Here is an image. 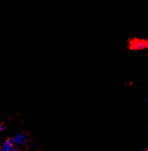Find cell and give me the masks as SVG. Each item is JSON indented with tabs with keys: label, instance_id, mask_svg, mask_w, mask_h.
Returning <instances> with one entry per match:
<instances>
[{
	"label": "cell",
	"instance_id": "6da1fadb",
	"mask_svg": "<svg viewBox=\"0 0 148 151\" xmlns=\"http://www.w3.org/2000/svg\"><path fill=\"white\" fill-rule=\"evenodd\" d=\"M129 47L133 50H142L148 48V40L133 39L129 43Z\"/></svg>",
	"mask_w": 148,
	"mask_h": 151
},
{
	"label": "cell",
	"instance_id": "7a4b0ae2",
	"mask_svg": "<svg viewBox=\"0 0 148 151\" xmlns=\"http://www.w3.org/2000/svg\"><path fill=\"white\" fill-rule=\"evenodd\" d=\"M14 142L17 145H25L28 140L27 135L25 133H21L16 135L14 137Z\"/></svg>",
	"mask_w": 148,
	"mask_h": 151
},
{
	"label": "cell",
	"instance_id": "3957f363",
	"mask_svg": "<svg viewBox=\"0 0 148 151\" xmlns=\"http://www.w3.org/2000/svg\"><path fill=\"white\" fill-rule=\"evenodd\" d=\"M14 139H6L3 142H2L1 147H0V151H10L14 147Z\"/></svg>",
	"mask_w": 148,
	"mask_h": 151
},
{
	"label": "cell",
	"instance_id": "277c9868",
	"mask_svg": "<svg viewBox=\"0 0 148 151\" xmlns=\"http://www.w3.org/2000/svg\"><path fill=\"white\" fill-rule=\"evenodd\" d=\"M5 128V125L3 124V123H1L0 124V131H3Z\"/></svg>",
	"mask_w": 148,
	"mask_h": 151
},
{
	"label": "cell",
	"instance_id": "5b68a950",
	"mask_svg": "<svg viewBox=\"0 0 148 151\" xmlns=\"http://www.w3.org/2000/svg\"><path fill=\"white\" fill-rule=\"evenodd\" d=\"M10 151H19V150H18V148L16 147H14L13 148L12 150H11Z\"/></svg>",
	"mask_w": 148,
	"mask_h": 151
},
{
	"label": "cell",
	"instance_id": "8992f818",
	"mask_svg": "<svg viewBox=\"0 0 148 151\" xmlns=\"http://www.w3.org/2000/svg\"><path fill=\"white\" fill-rule=\"evenodd\" d=\"M140 151H148V150H141Z\"/></svg>",
	"mask_w": 148,
	"mask_h": 151
},
{
	"label": "cell",
	"instance_id": "52a82bcc",
	"mask_svg": "<svg viewBox=\"0 0 148 151\" xmlns=\"http://www.w3.org/2000/svg\"><path fill=\"white\" fill-rule=\"evenodd\" d=\"M147 104H148V99H147Z\"/></svg>",
	"mask_w": 148,
	"mask_h": 151
},
{
	"label": "cell",
	"instance_id": "ba28073f",
	"mask_svg": "<svg viewBox=\"0 0 148 151\" xmlns=\"http://www.w3.org/2000/svg\"><path fill=\"white\" fill-rule=\"evenodd\" d=\"M147 130H148V127H147Z\"/></svg>",
	"mask_w": 148,
	"mask_h": 151
}]
</instances>
